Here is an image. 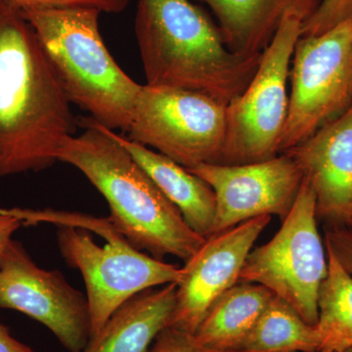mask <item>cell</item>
Wrapping results in <instances>:
<instances>
[{
    "instance_id": "8fae6325",
    "label": "cell",
    "mask_w": 352,
    "mask_h": 352,
    "mask_svg": "<svg viewBox=\"0 0 352 352\" xmlns=\"http://www.w3.org/2000/svg\"><path fill=\"white\" fill-rule=\"evenodd\" d=\"M187 170L214 190L217 217L212 235L263 215L284 220L305 179L302 168L287 153L258 163L203 164Z\"/></svg>"
},
{
    "instance_id": "d4e9b609",
    "label": "cell",
    "mask_w": 352,
    "mask_h": 352,
    "mask_svg": "<svg viewBox=\"0 0 352 352\" xmlns=\"http://www.w3.org/2000/svg\"><path fill=\"white\" fill-rule=\"evenodd\" d=\"M0 352H36L31 346L23 344L9 332L8 328L0 323Z\"/></svg>"
},
{
    "instance_id": "d6986e66",
    "label": "cell",
    "mask_w": 352,
    "mask_h": 352,
    "mask_svg": "<svg viewBox=\"0 0 352 352\" xmlns=\"http://www.w3.org/2000/svg\"><path fill=\"white\" fill-rule=\"evenodd\" d=\"M328 271L318 294L316 327L320 349L344 352L352 347V275L326 247Z\"/></svg>"
},
{
    "instance_id": "6da1fadb",
    "label": "cell",
    "mask_w": 352,
    "mask_h": 352,
    "mask_svg": "<svg viewBox=\"0 0 352 352\" xmlns=\"http://www.w3.org/2000/svg\"><path fill=\"white\" fill-rule=\"evenodd\" d=\"M71 104L22 9L0 0V177L58 162L75 134Z\"/></svg>"
},
{
    "instance_id": "e0dca14e",
    "label": "cell",
    "mask_w": 352,
    "mask_h": 352,
    "mask_svg": "<svg viewBox=\"0 0 352 352\" xmlns=\"http://www.w3.org/2000/svg\"><path fill=\"white\" fill-rule=\"evenodd\" d=\"M273 296L261 285L239 282L215 300L193 337L210 349L239 351Z\"/></svg>"
},
{
    "instance_id": "ba28073f",
    "label": "cell",
    "mask_w": 352,
    "mask_h": 352,
    "mask_svg": "<svg viewBox=\"0 0 352 352\" xmlns=\"http://www.w3.org/2000/svg\"><path fill=\"white\" fill-rule=\"evenodd\" d=\"M101 237L106 240L104 245H97L88 230L78 227L59 226L57 233L62 256L80 271L85 281L91 337L132 296L155 287L177 284L182 277V267L138 251L112 224Z\"/></svg>"
},
{
    "instance_id": "5bb4252c",
    "label": "cell",
    "mask_w": 352,
    "mask_h": 352,
    "mask_svg": "<svg viewBox=\"0 0 352 352\" xmlns=\"http://www.w3.org/2000/svg\"><path fill=\"white\" fill-rule=\"evenodd\" d=\"M214 13L222 38L238 54L261 55L286 18L305 22L322 0H197Z\"/></svg>"
},
{
    "instance_id": "5b68a950",
    "label": "cell",
    "mask_w": 352,
    "mask_h": 352,
    "mask_svg": "<svg viewBox=\"0 0 352 352\" xmlns=\"http://www.w3.org/2000/svg\"><path fill=\"white\" fill-rule=\"evenodd\" d=\"M317 220L316 197L305 178L279 230L266 244L252 250L240 275V282L265 287L314 326L318 320L319 289L328 271Z\"/></svg>"
},
{
    "instance_id": "9c48e42d",
    "label": "cell",
    "mask_w": 352,
    "mask_h": 352,
    "mask_svg": "<svg viewBox=\"0 0 352 352\" xmlns=\"http://www.w3.org/2000/svg\"><path fill=\"white\" fill-rule=\"evenodd\" d=\"M226 106L199 92L144 85L127 138L186 168L219 164L226 145Z\"/></svg>"
},
{
    "instance_id": "603a6c76",
    "label": "cell",
    "mask_w": 352,
    "mask_h": 352,
    "mask_svg": "<svg viewBox=\"0 0 352 352\" xmlns=\"http://www.w3.org/2000/svg\"><path fill=\"white\" fill-rule=\"evenodd\" d=\"M324 242L342 267L352 275V230L344 226H325Z\"/></svg>"
},
{
    "instance_id": "277c9868",
    "label": "cell",
    "mask_w": 352,
    "mask_h": 352,
    "mask_svg": "<svg viewBox=\"0 0 352 352\" xmlns=\"http://www.w3.org/2000/svg\"><path fill=\"white\" fill-rule=\"evenodd\" d=\"M22 10L69 102L97 124L127 132L142 85L109 52L99 28L101 11L85 6Z\"/></svg>"
},
{
    "instance_id": "cb8c5ba5",
    "label": "cell",
    "mask_w": 352,
    "mask_h": 352,
    "mask_svg": "<svg viewBox=\"0 0 352 352\" xmlns=\"http://www.w3.org/2000/svg\"><path fill=\"white\" fill-rule=\"evenodd\" d=\"M22 226H24L22 220L0 208V258L9 242L12 240L13 234Z\"/></svg>"
},
{
    "instance_id": "4316f807",
    "label": "cell",
    "mask_w": 352,
    "mask_h": 352,
    "mask_svg": "<svg viewBox=\"0 0 352 352\" xmlns=\"http://www.w3.org/2000/svg\"><path fill=\"white\" fill-rule=\"evenodd\" d=\"M311 352H331V351H311Z\"/></svg>"
},
{
    "instance_id": "ffe728a7",
    "label": "cell",
    "mask_w": 352,
    "mask_h": 352,
    "mask_svg": "<svg viewBox=\"0 0 352 352\" xmlns=\"http://www.w3.org/2000/svg\"><path fill=\"white\" fill-rule=\"evenodd\" d=\"M352 15V0H322L311 17L302 23L300 36H318Z\"/></svg>"
},
{
    "instance_id": "7402d4cb",
    "label": "cell",
    "mask_w": 352,
    "mask_h": 352,
    "mask_svg": "<svg viewBox=\"0 0 352 352\" xmlns=\"http://www.w3.org/2000/svg\"><path fill=\"white\" fill-rule=\"evenodd\" d=\"M20 8H59V7H94L102 13H120L129 0H9Z\"/></svg>"
},
{
    "instance_id": "30bf717a",
    "label": "cell",
    "mask_w": 352,
    "mask_h": 352,
    "mask_svg": "<svg viewBox=\"0 0 352 352\" xmlns=\"http://www.w3.org/2000/svg\"><path fill=\"white\" fill-rule=\"evenodd\" d=\"M0 308L17 310L43 324L69 352L82 351L91 337L87 295L59 271L36 265L13 239L0 258Z\"/></svg>"
},
{
    "instance_id": "4fadbf2b",
    "label": "cell",
    "mask_w": 352,
    "mask_h": 352,
    "mask_svg": "<svg viewBox=\"0 0 352 352\" xmlns=\"http://www.w3.org/2000/svg\"><path fill=\"white\" fill-rule=\"evenodd\" d=\"M284 153L295 159L314 189L318 219L344 226L352 217V105Z\"/></svg>"
},
{
    "instance_id": "7a4b0ae2",
    "label": "cell",
    "mask_w": 352,
    "mask_h": 352,
    "mask_svg": "<svg viewBox=\"0 0 352 352\" xmlns=\"http://www.w3.org/2000/svg\"><path fill=\"white\" fill-rule=\"evenodd\" d=\"M83 122L85 131L64 141L58 162L75 166L100 192L110 208L109 221L132 247L155 258L171 256L186 263L206 238L190 228L115 131L90 118Z\"/></svg>"
},
{
    "instance_id": "8992f818",
    "label": "cell",
    "mask_w": 352,
    "mask_h": 352,
    "mask_svg": "<svg viewBox=\"0 0 352 352\" xmlns=\"http://www.w3.org/2000/svg\"><path fill=\"white\" fill-rule=\"evenodd\" d=\"M302 23L296 16L286 18L251 82L226 106V145L219 164L258 163L280 154L288 115L287 87Z\"/></svg>"
},
{
    "instance_id": "484cf974",
    "label": "cell",
    "mask_w": 352,
    "mask_h": 352,
    "mask_svg": "<svg viewBox=\"0 0 352 352\" xmlns=\"http://www.w3.org/2000/svg\"><path fill=\"white\" fill-rule=\"evenodd\" d=\"M344 227H346V228L351 229L352 230V217L351 219H349V221L346 222V224L344 226Z\"/></svg>"
},
{
    "instance_id": "44dd1931",
    "label": "cell",
    "mask_w": 352,
    "mask_h": 352,
    "mask_svg": "<svg viewBox=\"0 0 352 352\" xmlns=\"http://www.w3.org/2000/svg\"><path fill=\"white\" fill-rule=\"evenodd\" d=\"M148 352H240L210 349L199 344L191 333L166 327L157 335Z\"/></svg>"
},
{
    "instance_id": "ac0fdd59",
    "label": "cell",
    "mask_w": 352,
    "mask_h": 352,
    "mask_svg": "<svg viewBox=\"0 0 352 352\" xmlns=\"http://www.w3.org/2000/svg\"><path fill=\"white\" fill-rule=\"evenodd\" d=\"M320 349L314 325L303 320L282 298L273 296L254 324L240 352H311Z\"/></svg>"
},
{
    "instance_id": "7c38bea8",
    "label": "cell",
    "mask_w": 352,
    "mask_h": 352,
    "mask_svg": "<svg viewBox=\"0 0 352 352\" xmlns=\"http://www.w3.org/2000/svg\"><path fill=\"white\" fill-rule=\"evenodd\" d=\"M271 219L256 217L206 239L182 267L168 327L193 335L215 300L239 283L245 259Z\"/></svg>"
},
{
    "instance_id": "52a82bcc",
    "label": "cell",
    "mask_w": 352,
    "mask_h": 352,
    "mask_svg": "<svg viewBox=\"0 0 352 352\" xmlns=\"http://www.w3.org/2000/svg\"><path fill=\"white\" fill-rule=\"evenodd\" d=\"M280 154L307 140L352 105V15L318 36H300Z\"/></svg>"
},
{
    "instance_id": "3957f363",
    "label": "cell",
    "mask_w": 352,
    "mask_h": 352,
    "mask_svg": "<svg viewBox=\"0 0 352 352\" xmlns=\"http://www.w3.org/2000/svg\"><path fill=\"white\" fill-rule=\"evenodd\" d=\"M134 30L146 85L199 92L226 105L243 94L263 56L229 50L192 0H138Z\"/></svg>"
},
{
    "instance_id": "83f0119b",
    "label": "cell",
    "mask_w": 352,
    "mask_h": 352,
    "mask_svg": "<svg viewBox=\"0 0 352 352\" xmlns=\"http://www.w3.org/2000/svg\"><path fill=\"white\" fill-rule=\"evenodd\" d=\"M344 352H352V347H351V349H347V351H346Z\"/></svg>"
},
{
    "instance_id": "9a60e30c",
    "label": "cell",
    "mask_w": 352,
    "mask_h": 352,
    "mask_svg": "<svg viewBox=\"0 0 352 352\" xmlns=\"http://www.w3.org/2000/svg\"><path fill=\"white\" fill-rule=\"evenodd\" d=\"M177 284L145 289L120 305L78 352H148L170 323Z\"/></svg>"
},
{
    "instance_id": "2e32d148",
    "label": "cell",
    "mask_w": 352,
    "mask_h": 352,
    "mask_svg": "<svg viewBox=\"0 0 352 352\" xmlns=\"http://www.w3.org/2000/svg\"><path fill=\"white\" fill-rule=\"evenodd\" d=\"M115 138L177 208L192 230L201 237L212 235L217 198L212 187L184 166L144 145L113 132Z\"/></svg>"
}]
</instances>
